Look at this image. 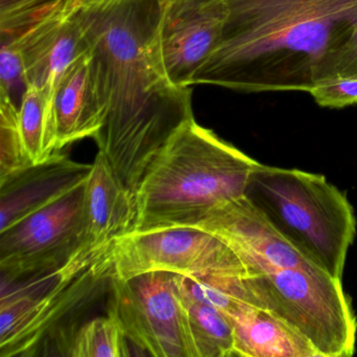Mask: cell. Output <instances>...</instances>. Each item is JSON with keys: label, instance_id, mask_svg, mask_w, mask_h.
Masks as SVG:
<instances>
[{"label": "cell", "instance_id": "cell-24", "mask_svg": "<svg viewBox=\"0 0 357 357\" xmlns=\"http://www.w3.org/2000/svg\"><path fill=\"white\" fill-rule=\"evenodd\" d=\"M335 76L357 77V22L348 40L330 56L321 80Z\"/></svg>", "mask_w": 357, "mask_h": 357}, {"label": "cell", "instance_id": "cell-6", "mask_svg": "<svg viewBox=\"0 0 357 357\" xmlns=\"http://www.w3.org/2000/svg\"><path fill=\"white\" fill-rule=\"evenodd\" d=\"M252 285L263 307L287 321L321 357H350L357 321L342 280L321 267L252 269Z\"/></svg>", "mask_w": 357, "mask_h": 357}, {"label": "cell", "instance_id": "cell-3", "mask_svg": "<svg viewBox=\"0 0 357 357\" xmlns=\"http://www.w3.org/2000/svg\"><path fill=\"white\" fill-rule=\"evenodd\" d=\"M260 162L195 119L152 160L135 192L132 231L194 227L225 202L245 195Z\"/></svg>", "mask_w": 357, "mask_h": 357}, {"label": "cell", "instance_id": "cell-8", "mask_svg": "<svg viewBox=\"0 0 357 357\" xmlns=\"http://www.w3.org/2000/svg\"><path fill=\"white\" fill-rule=\"evenodd\" d=\"M109 290L108 314L141 350L155 357H192L176 273L114 275Z\"/></svg>", "mask_w": 357, "mask_h": 357}, {"label": "cell", "instance_id": "cell-7", "mask_svg": "<svg viewBox=\"0 0 357 357\" xmlns=\"http://www.w3.org/2000/svg\"><path fill=\"white\" fill-rule=\"evenodd\" d=\"M114 275L120 279L151 271L185 277L248 275L241 259L220 238L192 227L131 231L112 246Z\"/></svg>", "mask_w": 357, "mask_h": 357}, {"label": "cell", "instance_id": "cell-21", "mask_svg": "<svg viewBox=\"0 0 357 357\" xmlns=\"http://www.w3.org/2000/svg\"><path fill=\"white\" fill-rule=\"evenodd\" d=\"M31 166L20 133L18 107L12 98L0 96V183Z\"/></svg>", "mask_w": 357, "mask_h": 357}, {"label": "cell", "instance_id": "cell-22", "mask_svg": "<svg viewBox=\"0 0 357 357\" xmlns=\"http://www.w3.org/2000/svg\"><path fill=\"white\" fill-rule=\"evenodd\" d=\"M62 0H0V35L9 38Z\"/></svg>", "mask_w": 357, "mask_h": 357}, {"label": "cell", "instance_id": "cell-4", "mask_svg": "<svg viewBox=\"0 0 357 357\" xmlns=\"http://www.w3.org/2000/svg\"><path fill=\"white\" fill-rule=\"evenodd\" d=\"M245 196L294 248L342 280L356 236L354 210L344 192L324 175L260 162Z\"/></svg>", "mask_w": 357, "mask_h": 357}, {"label": "cell", "instance_id": "cell-19", "mask_svg": "<svg viewBox=\"0 0 357 357\" xmlns=\"http://www.w3.org/2000/svg\"><path fill=\"white\" fill-rule=\"evenodd\" d=\"M177 284L183 296L211 305L227 317L248 305L264 308L250 275L204 277L177 275Z\"/></svg>", "mask_w": 357, "mask_h": 357}, {"label": "cell", "instance_id": "cell-20", "mask_svg": "<svg viewBox=\"0 0 357 357\" xmlns=\"http://www.w3.org/2000/svg\"><path fill=\"white\" fill-rule=\"evenodd\" d=\"M126 334L116 317H96L76 329L64 344V355L72 357L129 356Z\"/></svg>", "mask_w": 357, "mask_h": 357}, {"label": "cell", "instance_id": "cell-14", "mask_svg": "<svg viewBox=\"0 0 357 357\" xmlns=\"http://www.w3.org/2000/svg\"><path fill=\"white\" fill-rule=\"evenodd\" d=\"M54 114L59 151L75 142L87 137L95 139L105 124V110L86 47L60 81Z\"/></svg>", "mask_w": 357, "mask_h": 357}, {"label": "cell", "instance_id": "cell-9", "mask_svg": "<svg viewBox=\"0 0 357 357\" xmlns=\"http://www.w3.org/2000/svg\"><path fill=\"white\" fill-rule=\"evenodd\" d=\"M86 181L0 231L3 283L51 271L83 243Z\"/></svg>", "mask_w": 357, "mask_h": 357}, {"label": "cell", "instance_id": "cell-11", "mask_svg": "<svg viewBox=\"0 0 357 357\" xmlns=\"http://www.w3.org/2000/svg\"><path fill=\"white\" fill-rule=\"evenodd\" d=\"M192 227L220 238L248 271L317 266L281 235L245 195L217 206Z\"/></svg>", "mask_w": 357, "mask_h": 357}, {"label": "cell", "instance_id": "cell-17", "mask_svg": "<svg viewBox=\"0 0 357 357\" xmlns=\"http://www.w3.org/2000/svg\"><path fill=\"white\" fill-rule=\"evenodd\" d=\"M179 294L192 357L234 356L233 325L227 315Z\"/></svg>", "mask_w": 357, "mask_h": 357}, {"label": "cell", "instance_id": "cell-1", "mask_svg": "<svg viewBox=\"0 0 357 357\" xmlns=\"http://www.w3.org/2000/svg\"><path fill=\"white\" fill-rule=\"evenodd\" d=\"M160 9L162 0H86L79 12L105 110L95 141L135 194L158 152L194 119L191 87L173 85L156 63Z\"/></svg>", "mask_w": 357, "mask_h": 357}, {"label": "cell", "instance_id": "cell-2", "mask_svg": "<svg viewBox=\"0 0 357 357\" xmlns=\"http://www.w3.org/2000/svg\"><path fill=\"white\" fill-rule=\"evenodd\" d=\"M220 38L191 82L241 93L304 91L350 37L357 0H225Z\"/></svg>", "mask_w": 357, "mask_h": 357}, {"label": "cell", "instance_id": "cell-13", "mask_svg": "<svg viewBox=\"0 0 357 357\" xmlns=\"http://www.w3.org/2000/svg\"><path fill=\"white\" fill-rule=\"evenodd\" d=\"M135 194L120 181L105 154L99 151L86 181L83 242L101 245L132 231Z\"/></svg>", "mask_w": 357, "mask_h": 357}, {"label": "cell", "instance_id": "cell-18", "mask_svg": "<svg viewBox=\"0 0 357 357\" xmlns=\"http://www.w3.org/2000/svg\"><path fill=\"white\" fill-rule=\"evenodd\" d=\"M18 122L33 165L43 164L59 153L55 120L50 114L45 91L38 83L26 84L18 107Z\"/></svg>", "mask_w": 357, "mask_h": 357}, {"label": "cell", "instance_id": "cell-5", "mask_svg": "<svg viewBox=\"0 0 357 357\" xmlns=\"http://www.w3.org/2000/svg\"><path fill=\"white\" fill-rule=\"evenodd\" d=\"M114 241L83 242L59 266L28 278L0 300V356H30L68 315L93 302L114 275Z\"/></svg>", "mask_w": 357, "mask_h": 357}, {"label": "cell", "instance_id": "cell-16", "mask_svg": "<svg viewBox=\"0 0 357 357\" xmlns=\"http://www.w3.org/2000/svg\"><path fill=\"white\" fill-rule=\"evenodd\" d=\"M84 3L85 0H62L17 34L1 39L20 55L26 86L30 82L40 84L54 45Z\"/></svg>", "mask_w": 357, "mask_h": 357}, {"label": "cell", "instance_id": "cell-23", "mask_svg": "<svg viewBox=\"0 0 357 357\" xmlns=\"http://www.w3.org/2000/svg\"><path fill=\"white\" fill-rule=\"evenodd\" d=\"M309 95L321 107L344 108L357 104V77L335 76L311 87Z\"/></svg>", "mask_w": 357, "mask_h": 357}, {"label": "cell", "instance_id": "cell-12", "mask_svg": "<svg viewBox=\"0 0 357 357\" xmlns=\"http://www.w3.org/2000/svg\"><path fill=\"white\" fill-rule=\"evenodd\" d=\"M91 168L59 152L0 183V231L86 181Z\"/></svg>", "mask_w": 357, "mask_h": 357}, {"label": "cell", "instance_id": "cell-15", "mask_svg": "<svg viewBox=\"0 0 357 357\" xmlns=\"http://www.w3.org/2000/svg\"><path fill=\"white\" fill-rule=\"evenodd\" d=\"M234 329V356L321 357L310 342L267 309L248 305L229 315Z\"/></svg>", "mask_w": 357, "mask_h": 357}, {"label": "cell", "instance_id": "cell-10", "mask_svg": "<svg viewBox=\"0 0 357 357\" xmlns=\"http://www.w3.org/2000/svg\"><path fill=\"white\" fill-rule=\"evenodd\" d=\"M227 16L225 0H162L154 56L173 85L191 87L196 73L216 47Z\"/></svg>", "mask_w": 357, "mask_h": 357}]
</instances>
